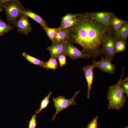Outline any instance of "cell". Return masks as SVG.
<instances>
[{
    "mask_svg": "<svg viewBox=\"0 0 128 128\" xmlns=\"http://www.w3.org/2000/svg\"><path fill=\"white\" fill-rule=\"evenodd\" d=\"M78 21L72 27L67 28V42L80 46L84 54L93 58L95 61L101 56V45L111 26L108 27L96 21L89 12L76 14Z\"/></svg>",
    "mask_w": 128,
    "mask_h": 128,
    "instance_id": "6da1fadb",
    "label": "cell"
},
{
    "mask_svg": "<svg viewBox=\"0 0 128 128\" xmlns=\"http://www.w3.org/2000/svg\"><path fill=\"white\" fill-rule=\"evenodd\" d=\"M124 68H123L120 79L114 85L109 87L107 94L109 101L108 109H116L119 110L121 108H123L127 101V97L120 86V83L123 75Z\"/></svg>",
    "mask_w": 128,
    "mask_h": 128,
    "instance_id": "7a4b0ae2",
    "label": "cell"
},
{
    "mask_svg": "<svg viewBox=\"0 0 128 128\" xmlns=\"http://www.w3.org/2000/svg\"><path fill=\"white\" fill-rule=\"evenodd\" d=\"M3 9L6 14L7 20L10 25L13 24L22 14L23 12L26 9L18 0H10Z\"/></svg>",
    "mask_w": 128,
    "mask_h": 128,
    "instance_id": "3957f363",
    "label": "cell"
},
{
    "mask_svg": "<svg viewBox=\"0 0 128 128\" xmlns=\"http://www.w3.org/2000/svg\"><path fill=\"white\" fill-rule=\"evenodd\" d=\"M117 40L116 35L111 26L110 31L103 41L101 51L102 55L112 61L115 54V44Z\"/></svg>",
    "mask_w": 128,
    "mask_h": 128,
    "instance_id": "277c9868",
    "label": "cell"
},
{
    "mask_svg": "<svg viewBox=\"0 0 128 128\" xmlns=\"http://www.w3.org/2000/svg\"><path fill=\"white\" fill-rule=\"evenodd\" d=\"M80 92V90L76 91L73 96L70 99H67L62 95L53 98L52 101L56 109V111L52 118V121L55 120L57 114L62 110L68 108L70 105H77L75 99L77 95Z\"/></svg>",
    "mask_w": 128,
    "mask_h": 128,
    "instance_id": "5b68a950",
    "label": "cell"
},
{
    "mask_svg": "<svg viewBox=\"0 0 128 128\" xmlns=\"http://www.w3.org/2000/svg\"><path fill=\"white\" fill-rule=\"evenodd\" d=\"M89 13L96 21L108 27L111 26L113 17L115 15L114 12L110 11L91 12Z\"/></svg>",
    "mask_w": 128,
    "mask_h": 128,
    "instance_id": "8992f818",
    "label": "cell"
},
{
    "mask_svg": "<svg viewBox=\"0 0 128 128\" xmlns=\"http://www.w3.org/2000/svg\"><path fill=\"white\" fill-rule=\"evenodd\" d=\"M13 25L14 27H17L19 32L26 35H27L33 29L29 21V17L23 14Z\"/></svg>",
    "mask_w": 128,
    "mask_h": 128,
    "instance_id": "52a82bcc",
    "label": "cell"
},
{
    "mask_svg": "<svg viewBox=\"0 0 128 128\" xmlns=\"http://www.w3.org/2000/svg\"><path fill=\"white\" fill-rule=\"evenodd\" d=\"M65 56L74 60L79 58L86 59L89 58L90 56L79 50L76 47L67 42L65 43Z\"/></svg>",
    "mask_w": 128,
    "mask_h": 128,
    "instance_id": "ba28073f",
    "label": "cell"
},
{
    "mask_svg": "<svg viewBox=\"0 0 128 128\" xmlns=\"http://www.w3.org/2000/svg\"><path fill=\"white\" fill-rule=\"evenodd\" d=\"M93 64L90 65L84 66L82 69L83 71L87 85V98L89 99L90 97V92L94 78L93 70L96 67L97 61H93Z\"/></svg>",
    "mask_w": 128,
    "mask_h": 128,
    "instance_id": "9c48e42d",
    "label": "cell"
},
{
    "mask_svg": "<svg viewBox=\"0 0 128 128\" xmlns=\"http://www.w3.org/2000/svg\"><path fill=\"white\" fill-rule=\"evenodd\" d=\"M101 56V59L97 61L96 67L98 68L102 71L110 74H113L116 70V65L112 63V61L110 59Z\"/></svg>",
    "mask_w": 128,
    "mask_h": 128,
    "instance_id": "30bf717a",
    "label": "cell"
},
{
    "mask_svg": "<svg viewBox=\"0 0 128 128\" xmlns=\"http://www.w3.org/2000/svg\"><path fill=\"white\" fill-rule=\"evenodd\" d=\"M66 42H52L51 46L47 48V50L49 51L50 58L57 59L59 56L61 55H65Z\"/></svg>",
    "mask_w": 128,
    "mask_h": 128,
    "instance_id": "8fae6325",
    "label": "cell"
},
{
    "mask_svg": "<svg viewBox=\"0 0 128 128\" xmlns=\"http://www.w3.org/2000/svg\"><path fill=\"white\" fill-rule=\"evenodd\" d=\"M22 14L31 18L40 24L42 27H49L46 22L41 17L29 9H26L23 11Z\"/></svg>",
    "mask_w": 128,
    "mask_h": 128,
    "instance_id": "7c38bea8",
    "label": "cell"
},
{
    "mask_svg": "<svg viewBox=\"0 0 128 128\" xmlns=\"http://www.w3.org/2000/svg\"><path fill=\"white\" fill-rule=\"evenodd\" d=\"M128 38V21L126 20L119 30L117 35L118 40L126 42Z\"/></svg>",
    "mask_w": 128,
    "mask_h": 128,
    "instance_id": "4fadbf2b",
    "label": "cell"
},
{
    "mask_svg": "<svg viewBox=\"0 0 128 128\" xmlns=\"http://www.w3.org/2000/svg\"><path fill=\"white\" fill-rule=\"evenodd\" d=\"M68 35L67 29L63 30H59L54 38V41L53 42L64 43L67 42Z\"/></svg>",
    "mask_w": 128,
    "mask_h": 128,
    "instance_id": "5bb4252c",
    "label": "cell"
},
{
    "mask_svg": "<svg viewBox=\"0 0 128 128\" xmlns=\"http://www.w3.org/2000/svg\"><path fill=\"white\" fill-rule=\"evenodd\" d=\"M126 21L119 18L116 16L115 15L114 16L111 26L116 34L117 38L119 30Z\"/></svg>",
    "mask_w": 128,
    "mask_h": 128,
    "instance_id": "9a60e30c",
    "label": "cell"
},
{
    "mask_svg": "<svg viewBox=\"0 0 128 128\" xmlns=\"http://www.w3.org/2000/svg\"><path fill=\"white\" fill-rule=\"evenodd\" d=\"M22 55L31 63L39 66L42 67L45 65V62L27 54L25 52H23Z\"/></svg>",
    "mask_w": 128,
    "mask_h": 128,
    "instance_id": "2e32d148",
    "label": "cell"
},
{
    "mask_svg": "<svg viewBox=\"0 0 128 128\" xmlns=\"http://www.w3.org/2000/svg\"><path fill=\"white\" fill-rule=\"evenodd\" d=\"M53 93L51 91H49L47 95L42 99L40 102V108L39 109L35 111L37 114L40 113L42 110L46 108L48 106L49 102V98Z\"/></svg>",
    "mask_w": 128,
    "mask_h": 128,
    "instance_id": "e0dca14e",
    "label": "cell"
},
{
    "mask_svg": "<svg viewBox=\"0 0 128 128\" xmlns=\"http://www.w3.org/2000/svg\"><path fill=\"white\" fill-rule=\"evenodd\" d=\"M14 29L13 26L7 24L0 18V36Z\"/></svg>",
    "mask_w": 128,
    "mask_h": 128,
    "instance_id": "ac0fdd59",
    "label": "cell"
},
{
    "mask_svg": "<svg viewBox=\"0 0 128 128\" xmlns=\"http://www.w3.org/2000/svg\"><path fill=\"white\" fill-rule=\"evenodd\" d=\"M58 64L57 59L50 58L47 61L45 62V65L42 67L48 70H55L57 68Z\"/></svg>",
    "mask_w": 128,
    "mask_h": 128,
    "instance_id": "d6986e66",
    "label": "cell"
},
{
    "mask_svg": "<svg viewBox=\"0 0 128 128\" xmlns=\"http://www.w3.org/2000/svg\"><path fill=\"white\" fill-rule=\"evenodd\" d=\"M50 40L53 42L55 37L57 31L60 29L59 27L57 28H50L49 27H42Z\"/></svg>",
    "mask_w": 128,
    "mask_h": 128,
    "instance_id": "ffe728a7",
    "label": "cell"
},
{
    "mask_svg": "<svg viewBox=\"0 0 128 128\" xmlns=\"http://www.w3.org/2000/svg\"><path fill=\"white\" fill-rule=\"evenodd\" d=\"M126 42L121 40H117L116 41L115 49V54L124 51L126 48Z\"/></svg>",
    "mask_w": 128,
    "mask_h": 128,
    "instance_id": "44dd1931",
    "label": "cell"
},
{
    "mask_svg": "<svg viewBox=\"0 0 128 128\" xmlns=\"http://www.w3.org/2000/svg\"><path fill=\"white\" fill-rule=\"evenodd\" d=\"M121 87L127 98L128 97V77L122 80L120 83Z\"/></svg>",
    "mask_w": 128,
    "mask_h": 128,
    "instance_id": "7402d4cb",
    "label": "cell"
},
{
    "mask_svg": "<svg viewBox=\"0 0 128 128\" xmlns=\"http://www.w3.org/2000/svg\"><path fill=\"white\" fill-rule=\"evenodd\" d=\"M77 21L78 19L76 17L59 27L60 30H62L68 28L74 25Z\"/></svg>",
    "mask_w": 128,
    "mask_h": 128,
    "instance_id": "603a6c76",
    "label": "cell"
},
{
    "mask_svg": "<svg viewBox=\"0 0 128 128\" xmlns=\"http://www.w3.org/2000/svg\"><path fill=\"white\" fill-rule=\"evenodd\" d=\"M76 16V14H73L71 13L67 14L62 18L60 26H62L65 23L75 17Z\"/></svg>",
    "mask_w": 128,
    "mask_h": 128,
    "instance_id": "cb8c5ba5",
    "label": "cell"
},
{
    "mask_svg": "<svg viewBox=\"0 0 128 128\" xmlns=\"http://www.w3.org/2000/svg\"><path fill=\"white\" fill-rule=\"evenodd\" d=\"M36 114L33 115L29 120L28 123V128H36L37 125L36 119Z\"/></svg>",
    "mask_w": 128,
    "mask_h": 128,
    "instance_id": "d4e9b609",
    "label": "cell"
},
{
    "mask_svg": "<svg viewBox=\"0 0 128 128\" xmlns=\"http://www.w3.org/2000/svg\"><path fill=\"white\" fill-rule=\"evenodd\" d=\"M98 116H96L88 124L86 128H98Z\"/></svg>",
    "mask_w": 128,
    "mask_h": 128,
    "instance_id": "484cf974",
    "label": "cell"
},
{
    "mask_svg": "<svg viewBox=\"0 0 128 128\" xmlns=\"http://www.w3.org/2000/svg\"><path fill=\"white\" fill-rule=\"evenodd\" d=\"M65 56L64 55H61L57 58L59 61V66L60 67H62L66 64V59Z\"/></svg>",
    "mask_w": 128,
    "mask_h": 128,
    "instance_id": "4316f807",
    "label": "cell"
},
{
    "mask_svg": "<svg viewBox=\"0 0 128 128\" xmlns=\"http://www.w3.org/2000/svg\"><path fill=\"white\" fill-rule=\"evenodd\" d=\"M10 0H0V11L1 12L6 3Z\"/></svg>",
    "mask_w": 128,
    "mask_h": 128,
    "instance_id": "83f0119b",
    "label": "cell"
},
{
    "mask_svg": "<svg viewBox=\"0 0 128 128\" xmlns=\"http://www.w3.org/2000/svg\"><path fill=\"white\" fill-rule=\"evenodd\" d=\"M122 128H128V126H126Z\"/></svg>",
    "mask_w": 128,
    "mask_h": 128,
    "instance_id": "f1b7e54d",
    "label": "cell"
}]
</instances>
